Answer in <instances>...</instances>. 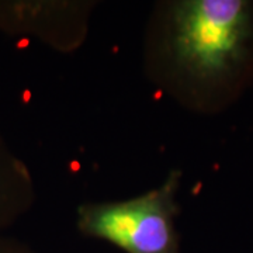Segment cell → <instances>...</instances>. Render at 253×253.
<instances>
[{
  "mask_svg": "<svg viewBox=\"0 0 253 253\" xmlns=\"http://www.w3.org/2000/svg\"><path fill=\"white\" fill-rule=\"evenodd\" d=\"M161 44L166 69L197 109L226 107L253 82V1L168 3Z\"/></svg>",
  "mask_w": 253,
  "mask_h": 253,
  "instance_id": "1",
  "label": "cell"
},
{
  "mask_svg": "<svg viewBox=\"0 0 253 253\" xmlns=\"http://www.w3.org/2000/svg\"><path fill=\"white\" fill-rule=\"evenodd\" d=\"M180 177V172H172L161 186L134 199L82 206L79 231L126 253H180L176 231Z\"/></svg>",
  "mask_w": 253,
  "mask_h": 253,
  "instance_id": "2",
  "label": "cell"
},
{
  "mask_svg": "<svg viewBox=\"0 0 253 253\" xmlns=\"http://www.w3.org/2000/svg\"><path fill=\"white\" fill-rule=\"evenodd\" d=\"M84 18L83 3L0 0V31L37 37L58 48L83 40Z\"/></svg>",
  "mask_w": 253,
  "mask_h": 253,
  "instance_id": "3",
  "label": "cell"
},
{
  "mask_svg": "<svg viewBox=\"0 0 253 253\" xmlns=\"http://www.w3.org/2000/svg\"><path fill=\"white\" fill-rule=\"evenodd\" d=\"M33 199V180L26 163L0 135V234L27 212Z\"/></svg>",
  "mask_w": 253,
  "mask_h": 253,
  "instance_id": "4",
  "label": "cell"
},
{
  "mask_svg": "<svg viewBox=\"0 0 253 253\" xmlns=\"http://www.w3.org/2000/svg\"><path fill=\"white\" fill-rule=\"evenodd\" d=\"M0 253H34L27 245L20 242L14 238L0 234Z\"/></svg>",
  "mask_w": 253,
  "mask_h": 253,
  "instance_id": "5",
  "label": "cell"
}]
</instances>
